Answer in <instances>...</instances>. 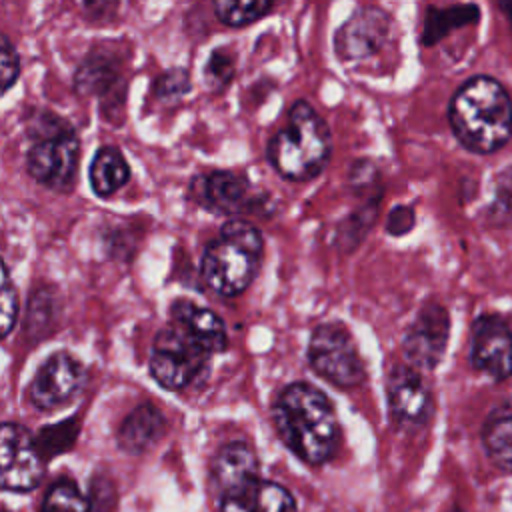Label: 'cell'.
Listing matches in <instances>:
<instances>
[{
	"instance_id": "6da1fadb",
	"label": "cell",
	"mask_w": 512,
	"mask_h": 512,
	"mask_svg": "<svg viewBox=\"0 0 512 512\" xmlns=\"http://www.w3.org/2000/svg\"><path fill=\"white\" fill-rule=\"evenodd\" d=\"M272 420L282 442L304 462H328L340 442V424L328 396L310 382L288 384L274 400Z\"/></svg>"
},
{
	"instance_id": "7a4b0ae2",
	"label": "cell",
	"mask_w": 512,
	"mask_h": 512,
	"mask_svg": "<svg viewBox=\"0 0 512 512\" xmlns=\"http://www.w3.org/2000/svg\"><path fill=\"white\" fill-rule=\"evenodd\" d=\"M448 122L466 150L492 154L512 136V100L496 78L472 76L452 94Z\"/></svg>"
},
{
	"instance_id": "3957f363",
	"label": "cell",
	"mask_w": 512,
	"mask_h": 512,
	"mask_svg": "<svg viewBox=\"0 0 512 512\" xmlns=\"http://www.w3.org/2000/svg\"><path fill=\"white\" fill-rule=\"evenodd\" d=\"M332 136L326 120L306 100H296L286 124L270 138L266 156L270 166L286 180L306 182L326 168Z\"/></svg>"
},
{
	"instance_id": "277c9868",
	"label": "cell",
	"mask_w": 512,
	"mask_h": 512,
	"mask_svg": "<svg viewBox=\"0 0 512 512\" xmlns=\"http://www.w3.org/2000/svg\"><path fill=\"white\" fill-rule=\"evenodd\" d=\"M262 252V232L248 220L232 218L204 248L200 274L218 296L234 298L254 282Z\"/></svg>"
},
{
	"instance_id": "5b68a950",
	"label": "cell",
	"mask_w": 512,
	"mask_h": 512,
	"mask_svg": "<svg viewBox=\"0 0 512 512\" xmlns=\"http://www.w3.org/2000/svg\"><path fill=\"white\" fill-rule=\"evenodd\" d=\"M212 356L190 330L168 320L154 336L150 376L166 390H184L206 372Z\"/></svg>"
},
{
	"instance_id": "8992f818",
	"label": "cell",
	"mask_w": 512,
	"mask_h": 512,
	"mask_svg": "<svg viewBox=\"0 0 512 512\" xmlns=\"http://www.w3.org/2000/svg\"><path fill=\"white\" fill-rule=\"evenodd\" d=\"M310 368L340 388H354L366 380L364 360L350 330L342 322H320L306 346Z\"/></svg>"
},
{
	"instance_id": "52a82bcc",
	"label": "cell",
	"mask_w": 512,
	"mask_h": 512,
	"mask_svg": "<svg viewBox=\"0 0 512 512\" xmlns=\"http://www.w3.org/2000/svg\"><path fill=\"white\" fill-rule=\"evenodd\" d=\"M80 160V142L76 132L62 124L42 134L28 150L26 170L44 188L68 192L74 186Z\"/></svg>"
},
{
	"instance_id": "ba28073f",
	"label": "cell",
	"mask_w": 512,
	"mask_h": 512,
	"mask_svg": "<svg viewBox=\"0 0 512 512\" xmlns=\"http://www.w3.org/2000/svg\"><path fill=\"white\" fill-rule=\"evenodd\" d=\"M392 16L376 6L356 8L334 32V52L342 62H364L374 58L392 38Z\"/></svg>"
},
{
	"instance_id": "9c48e42d",
	"label": "cell",
	"mask_w": 512,
	"mask_h": 512,
	"mask_svg": "<svg viewBox=\"0 0 512 512\" xmlns=\"http://www.w3.org/2000/svg\"><path fill=\"white\" fill-rule=\"evenodd\" d=\"M86 382L82 362L66 350L52 352L36 370L30 386L28 400L40 412H52L70 404Z\"/></svg>"
},
{
	"instance_id": "30bf717a",
	"label": "cell",
	"mask_w": 512,
	"mask_h": 512,
	"mask_svg": "<svg viewBox=\"0 0 512 512\" xmlns=\"http://www.w3.org/2000/svg\"><path fill=\"white\" fill-rule=\"evenodd\" d=\"M2 486L10 492H28L38 486L44 472V458L36 438L16 422H4L0 430Z\"/></svg>"
},
{
	"instance_id": "8fae6325",
	"label": "cell",
	"mask_w": 512,
	"mask_h": 512,
	"mask_svg": "<svg viewBox=\"0 0 512 512\" xmlns=\"http://www.w3.org/2000/svg\"><path fill=\"white\" fill-rule=\"evenodd\" d=\"M448 336V310L438 302H426L418 310L402 340V352L408 366L416 370H434L446 352Z\"/></svg>"
},
{
	"instance_id": "7c38bea8",
	"label": "cell",
	"mask_w": 512,
	"mask_h": 512,
	"mask_svg": "<svg viewBox=\"0 0 512 512\" xmlns=\"http://www.w3.org/2000/svg\"><path fill=\"white\" fill-rule=\"evenodd\" d=\"M472 366L496 382L512 376V330L498 314H480L470 330Z\"/></svg>"
},
{
	"instance_id": "4fadbf2b",
	"label": "cell",
	"mask_w": 512,
	"mask_h": 512,
	"mask_svg": "<svg viewBox=\"0 0 512 512\" xmlns=\"http://www.w3.org/2000/svg\"><path fill=\"white\" fill-rule=\"evenodd\" d=\"M388 412L398 428H420L432 410V396L420 372L406 364H396L386 376Z\"/></svg>"
},
{
	"instance_id": "5bb4252c",
	"label": "cell",
	"mask_w": 512,
	"mask_h": 512,
	"mask_svg": "<svg viewBox=\"0 0 512 512\" xmlns=\"http://www.w3.org/2000/svg\"><path fill=\"white\" fill-rule=\"evenodd\" d=\"M194 198L218 214L250 212L254 206L252 186L246 176L230 170H212L190 184Z\"/></svg>"
},
{
	"instance_id": "9a60e30c",
	"label": "cell",
	"mask_w": 512,
	"mask_h": 512,
	"mask_svg": "<svg viewBox=\"0 0 512 512\" xmlns=\"http://www.w3.org/2000/svg\"><path fill=\"white\" fill-rule=\"evenodd\" d=\"M220 512H296V504L284 486L256 476L222 492Z\"/></svg>"
},
{
	"instance_id": "2e32d148",
	"label": "cell",
	"mask_w": 512,
	"mask_h": 512,
	"mask_svg": "<svg viewBox=\"0 0 512 512\" xmlns=\"http://www.w3.org/2000/svg\"><path fill=\"white\" fill-rule=\"evenodd\" d=\"M170 320L190 330L212 354H220L228 346V334L222 318L214 310L200 306L190 298H178L172 302Z\"/></svg>"
},
{
	"instance_id": "e0dca14e",
	"label": "cell",
	"mask_w": 512,
	"mask_h": 512,
	"mask_svg": "<svg viewBox=\"0 0 512 512\" xmlns=\"http://www.w3.org/2000/svg\"><path fill=\"white\" fill-rule=\"evenodd\" d=\"M166 432V416L160 408L146 402L136 406L118 430V446L128 454L150 450Z\"/></svg>"
},
{
	"instance_id": "ac0fdd59",
	"label": "cell",
	"mask_w": 512,
	"mask_h": 512,
	"mask_svg": "<svg viewBox=\"0 0 512 512\" xmlns=\"http://www.w3.org/2000/svg\"><path fill=\"white\" fill-rule=\"evenodd\" d=\"M258 460L254 450L240 440L224 444L212 460V478L222 492L256 478Z\"/></svg>"
},
{
	"instance_id": "d6986e66",
	"label": "cell",
	"mask_w": 512,
	"mask_h": 512,
	"mask_svg": "<svg viewBox=\"0 0 512 512\" xmlns=\"http://www.w3.org/2000/svg\"><path fill=\"white\" fill-rule=\"evenodd\" d=\"M130 180V166L116 146H100L88 166V182L96 196L108 198Z\"/></svg>"
},
{
	"instance_id": "ffe728a7",
	"label": "cell",
	"mask_w": 512,
	"mask_h": 512,
	"mask_svg": "<svg viewBox=\"0 0 512 512\" xmlns=\"http://www.w3.org/2000/svg\"><path fill=\"white\" fill-rule=\"evenodd\" d=\"M482 446L500 472L512 474V406H498L488 414L482 426Z\"/></svg>"
},
{
	"instance_id": "44dd1931",
	"label": "cell",
	"mask_w": 512,
	"mask_h": 512,
	"mask_svg": "<svg viewBox=\"0 0 512 512\" xmlns=\"http://www.w3.org/2000/svg\"><path fill=\"white\" fill-rule=\"evenodd\" d=\"M212 8L216 18L222 24L230 28H242L266 16L274 8V4L268 0H244V2L220 0V2H214Z\"/></svg>"
},
{
	"instance_id": "7402d4cb",
	"label": "cell",
	"mask_w": 512,
	"mask_h": 512,
	"mask_svg": "<svg viewBox=\"0 0 512 512\" xmlns=\"http://www.w3.org/2000/svg\"><path fill=\"white\" fill-rule=\"evenodd\" d=\"M472 14H478L476 6H454V8H430L426 14V24H424V44H434L438 42L442 36L448 34L450 28L454 26H462L466 22H470Z\"/></svg>"
},
{
	"instance_id": "603a6c76",
	"label": "cell",
	"mask_w": 512,
	"mask_h": 512,
	"mask_svg": "<svg viewBox=\"0 0 512 512\" xmlns=\"http://www.w3.org/2000/svg\"><path fill=\"white\" fill-rule=\"evenodd\" d=\"M40 512H90V504L72 480L60 478L48 488Z\"/></svg>"
},
{
	"instance_id": "cb8c5ba5",
	"label": "cell",
	"mask_w": 512,
	"mask_h": 512,
	"mask_svg": "<svg viewBox=\"0 0 512 512\" xmlns=\"http://www.w3.org/2000/svg\"><path fill=\"white\" fill-rule=\"evenodd\" d=\"M76 420L70 418L66 422H58L56 426L42 428L36 436V446L42 454V458H52L62 450H68L76 438Z\"/></svg>"
},
{
	"instance_id": "d4e9b609",
	"label": "cell",
	"mask_w": 512,
	"mask_h": 512,
	"mask_svg": "<svg viewBox=\"0 0 512 512\" xmlns=\"http://www.w3.org/2000/svg\"><path fill=\"white\" fill-rule=\"evenodd\" d=\"M152 92L162 102H172L190 92V76L184 68H170L156 76Z\"/></svg>"
},
{
	"instance_id": "484cf974",
	"label": "cell",
	"mask_w": 512,
	"mask_h": 512,
	"mask_svg": "<svg viewBox=\"0 0 512 512\" xmlns=\"http://www.w3.org/2000/svg\"><path fill=\"white\" fill-rule=\"evenodd\" d=\"M2 296H0V336L6 338L10 334V330L14 328L16 324V318H18V292H16V286L12 284L10 280V268L4 264L2 268Z\"/></svg>"
},
{
	"instance_id": "4316f807",
	"label": "cell",
	"mask_w": 512,
	"mask_h": 512,
	"mask_svg": "<svg viewBox=\"0 0 512 512\" xmlns=\"http://www.w3.org/2000/svg\"><path fill=\"white\" fill-rule=\"evenodd\" d=\"M20 76V56L6 32L0 34V80L2 94H6Z\"/></svg>"
},
{
	"instance_id": "83f0119b",
	"label": "cell",
	"mask_w": 512,
	"mask_h": 512,
	"mask_svg": "<svg viewBox=\"0 0 512 512\" xmlns=\"http://www.w3.org/2000/svg\"><path fill=\"white\" fill-rule=\"evenodd\" d=\"M204 74H206V82L214 86V90H222L234 76V60L232 56L222 50V48H216L208 62H206V68H204Z\"/></svg>"
},
{
	"instance_id": "f1b7e54d",
	"label": "cell",
	"mask_w": 512,
	"mask_h": 512,
	"mask_svg": "<svg viewBox=\"0 0 512 512\" xmlns=\"http://www.w3.org/2000/svg\"><path fill=\"white\" fill-rule=\"evenodd\" d=\"M414 222H416V214L412 206H404V204L394 206L386 218V232L390 236H404L414 228Z\"/></svg>"
},
{
	"instance_id": "f546056e",
	"label": "cell",
	"mask_w": 512,
	"mask_h": 512,
	"mask_svg": "<svg viewBox=\"0 0 512 512\" xmlns=\"http://www.w3.org/2000/svg\"><path fill=\"white\" fill-rule=\"evenodd\" d=\"M502 10L508 14V18H510V22H512V2H506V4H502Z\"/></svg>"
}]
</instances>
